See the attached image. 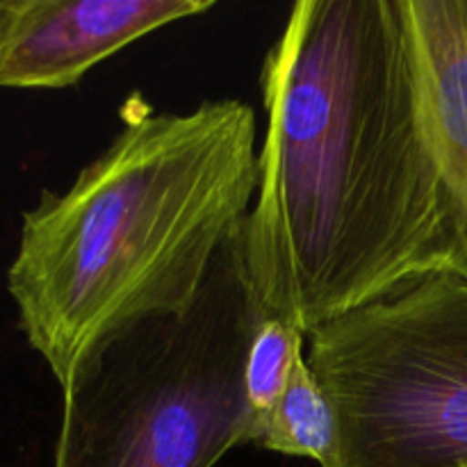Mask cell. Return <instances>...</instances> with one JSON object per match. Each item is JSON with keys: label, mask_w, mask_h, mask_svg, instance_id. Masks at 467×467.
Segmentation results:
<instances>
[{"label": "cell", "mask_w": 467, "mask_h": 467, "mask_svg": "<svg viewBox=\"0 0 467 467\" xmlns=\"http://www.w3.org/2000/svg\"><path fill=\"white\" fill-rule=\"evenodd\" d=\"M265 132L240 265L304 336L433 272L445 214L400 0H301L260 68Z\"/></svg>", "instance_id": "1"}, {"label": "cell", "mask_w": 467, "mask_h": 467, "mask_svg": "<svg viewBox=\"0 0 467 467\" xmlns=\"http://www.w3.org/2000/svg\"><path fill=\"white\" fill-rule=\"evenodd\" d=\"M117 135L23 214L7 287L59 390L108 342L190 313L258 190V119L240 99L164 112L132 91Z\"/></svg>", "instance_id": "2"}, {"label": "cell", "mask_w": 467, "mask_h": 467, "mask_svg": "<svg viewBox=\"0 0 467 467\" xmlns=\"http://www.w3.org/2000/svg\"><path fill=\"white\" fill-rule=\"evenodd\" d=\"M255 322L237 237L190 313L137 324L82 365L62 392L53 467H214L246 445Z\"/></svg>", "instance_id": "3"}, {"label": "cell", "mask_w": 467, "mask_h": 467, "mask_svg": "<svg viewBox=\"0 0 467 467\" xmlns=\"http://www.w3.org/2000/svg\"><path fill=\"white\" fill-rule=\"evenodd\" d=\"M306 360L331 400L337 467H467V281L433 272L319 324Z\"/></svg>", "instance_id": "4"}, {"label": "cell", "mask_w": 467, "mask_h": 467, "mask_svg": "<svg viewBox=\"0 0 467 467\" xmlns=\"http://www.w3.org/2000/svg\"><path fill=\"white\" fill-rule=\"evenodd\" d=\"M213 0H0V87L67 89L96 64Z\"/></svg>", "instance_id": "5"}, {"label": "cell", "mask_w": 467, "mask_h": 467, "mask_svg": "<svg viewBox=\"0 0 467 467\" xmlns=\"http://www.w3.org/2000/svg\"><path fill=\"white\" fill-rule=\"evenodd\" d=\"M415 100L445 214L450 272L467 281V0H400Z\"/></svg>", "instance_id": "6"}, {"label": "cell", "mask_w": 467, "mask_h": 467, "mask_svg": "<svg viewBox=\"0 0 467 467\" xmlns=\"http://www.w3.org/2000/svg\"><path fill=\"white\" fill-rule=\"evenodd\" d=\"M255 445L274 454L310 459L319 467L340 465L336 410L306 360V347L295 358L285 390L255 438Z\"/></svg>", "instance_id": "7"}, {"label": "cell", "mask_w": 467, "mask_h": 467, "mask_svg": "<svg viewBox=\"0 0 467 467\" xmlns=\"http://www.w3.org/2000/svg\"><path fill=\"white\" fill-rule=\"evenodd\" d=\"M306 347V336L283 317H258L244 360V392L249 409L246 445H255L274 406L287 386L295 358Z\"/></svg>", "instance_id": "8"}]
</instances>
